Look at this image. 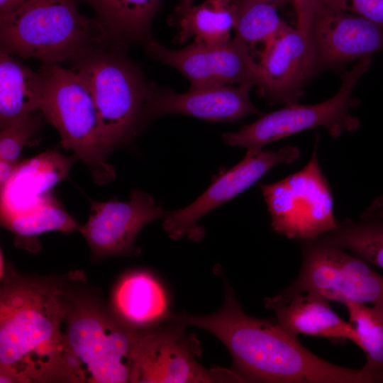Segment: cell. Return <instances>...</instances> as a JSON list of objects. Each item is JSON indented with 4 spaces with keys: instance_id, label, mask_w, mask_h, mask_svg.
Masks as SVG:
<instances>
[{
    "instance_id": "cell-7",
    "label": "cell",
    "mask_w": 383,
    "mask_h": 383,
    "mask_svg": "<svg viewBox=\"0 0 383 383\" xmlns=\"http://www.w3.org/2000/svg\"><path fill=\"white\" fill-rule=\"evenodd\" d=\"M370 63V56L360 59L353 69L342 75L338 91L329 99L313 105L287 104L281 109L262 114L258 120L236 132L224 133L223 140L247 150L262 149L282 138L319 126L325 128L333 138L343 132L355 131L360 121L350 113V109L356 105L352 94Z\"/></svg>"
},
{
    "instance_id": "cell-6",
    "label": "cell",
    "mask_w": 383,
    "mask_h": 383,
    "mask_svg": "<svg viewBox=\"0 0 383 383\" xmlns=\"http://www.w3.org/2000/svg\"><path fill=\"white\" fill-rule=\"evenodd\" d=\"M74 70L91 92L110 147L130 140L144 121L152 91L139 70L122 56L104 50L77 60Z\"/></svg>"
},
{
    "instance_id": "cell-19",
    "label": "cell",
    "mask_w": 383,
    "mask_h": 383,
    "mask_svg": "<svg viewBox=\"0 0 383 383\" xmlns=\"http://www.w3.org/2000/svg\"><path fill=\"white\" fill-rule=\"evenodd\" d=\"M113 304L122 321L135 328L152 327L170 316L164 287L146 272L125 276L114 291Z\"/></svg>"
},
{
    "instance_id": "cell-30",
    "label": "cell",
    "mask_w": 383,
    "mask_h": 383,
    "mask_svg": "<svg viewBox=\"0 0 383 383\" xmlns=\"http://www.w3.org/2000/svg\"><path fill=\"white\" fill-rule=\"evenodd\" d=\"M30 0H0V23L6 21Z\"/></svg>"
},
{
    "instance_id": "cell-27",
    "label": "cell",
    "mask_w": 383,
    "mask_h": 383,
    "mask_svg": "<svg viewBox=\"0 0 383 383\" xmlns=\"http://www.w3.org/2000/svg\"><path fill=\"white\" fill-rule=\"evenodd\" d=\"M40 119L33 113L1 129L0 159L18 163L23 148L39 129Z\"/></svg>"
},
{
    "instance_id": "cell-13",
    "label": "cell",
    "mask_w": 383,
    "mask_h": 383,
    "mask_svg": "<svg viewBox=\"0 0 383 383\" xmlns=\"http://www.w3.org/2000/svg\"><path fill=\"white\" fill-rule=\"evenodd\" d=\"M307 35L315 70L383 51L382 25L323 4L315 11Z\"/></svg>"
},
{
    "instance_id": "cell-32",
    "label": "cell",
    "mask_w": 383,
    "mask_h": 383,
    "mask_svg": "<svg viewBox=\"0 0 383 383\" xmlns=\"http://www.w3.org/2000/svg\"><path fill=\"white\" fill-rule=\"evenodd\" d=\"M360 216L383 219V195L377 197Z\"/></svg>"
},
{
    "instance_id": "cell-16",
    "label": "cell",
    "mask_w": 383,
    "mask_h": 383,
    "mask_svg": "<svg viewBox=\"0 0 383 383\" xmlns=\"http://www.w3.org/2000/svg\"><path fill=\"white\" fill-rule=\"evenodd\" d=\"M249 84L190 88L185 93L153 91L144 111L145 118L182 113L211 121H237L262 113L251 102Z\"/></svg>"
},
{
    "instance_id": "cell-33",
    "label": "cell",
    "mask_w": 383,
    "mask_h": 383,
    "mask_svg": "<svg viewBox=\"0 0 383 383\" xmlns=\"http://www.w3.org/2000/svg\"><path fill=\"white\" fill-rule=\"evenodd\" d=\"M194 0H179V3L175 9V16L179 18L183 13L193 6Z\"/></svg>"
},
{
    "instance_id": "cell-20",
    "label": "cell",
    "mask_w": 383,
    "mask_h": 383,
    "mask_svg": "<svg viewBox=\"0 0 383 383\" xmlns=\"http://www.w3.org/2000/svg\"><path fill=\"white\" fill-rule=\"evenodd\" d=\"M43 79L11 54L0 53V126L4 128L40 110Z\"/></svg>"
},
{
    "instance_id": "cell-1",
    "label": "cell",
    "mask_w": 383,
    "mask_h": 383,
    "mask_svg": "<svg viewBox=\"0 0 383 383\" xmlns=\"http://www.w3.org/2000/svg\"><path fill=\"white\" fill-rule=\"evenodd\" d=\"M169 319L218 338L229 351L233 370L242 382L365 383L360 369L336 365L316 356L277 321L246 315L228 284L218 311L175 313Z\"/></svg>"
},
{
    "instance_id": "cell-9",
    "label": "cell",
    "mask_w": 383,
    "mask_h": 383,
    "mask_svg": "<svg viewBox=\"0 0 383 383\" xmlns=\"http://www.w3.org/2000/svg\"><path fill=\"white\" fill-rule=\"evenodd\" d=\"M167 321L163 326L138 328L130 382H242L233 370L202 366L197 360L202 348L196 336L186 333V326Z\"/></svg>"
},
{
    "instance_id": "cell-34",
    "label": "cell",
    "mask_w": 383,
    "mask_h": 383,
    "mask_svg": "<svg viewBox=\"0 0 383 383\" xmlns=\"http://www.w3.org/2000/svg\"><path fill=\"white\" fill-rule=\"evenodd\" d=\"M259 1H265V2H267V3L272 4H274L277 6L278 5H282V4H286L287 2H292L291 0H259Z\"/></svg>"
},
{
    "instance_id": "cell-12",
    "label": "cell",
    "mask_w": 383,
    "mask_h": 383,
    "mask_svg": "<svg viewBox=\"0 0 383 383\" xmlns=\"http://www.w3.org/2000/svg\"><path fill=\"white\" fill-rule=\"evenodd\" d=\"M300 155L296 146L287 145L277 151L248 149L243 160L221 174L193 203L185 208L167 213L163 228L169 236H187L200 240L204 234L197 224L200 218L246 190L273 167L291 164Z\"/></svg>"
},
{
    "instance_id": "cell-17",
    "label": "cell",
    "mask_w": 383,
    "mask_h": 383,
    "mask_svg": "<svg viewBox=\"0 0 383 383\" xmlns=\"http://www.w3.org/2000/svg\"><path fill=\"white\" fill-rule=\"evenodd\" d=\"M329 300L310 291L287 293L267 298L278 323L294 336L305 335L327 338L333 343L350 340L357 344L355 330L331 307Z\"/></svg>"
},
{
    "instance_id": "cell-37",
    "label": "cell",
    "mask_w": 383,
    "mask_h": 383,
    "mask_svg": "<svg viewBox=\"0 0 383 383\" xmlns=\"http://www.w3.org/2000/svg\"><path fill=\"white\" fill-rule=\"evenodd\" d=\"M226 2H232L233 0H221Z\"/></svg>"
},
{
    "instance_id": "cell-25",
    "label": "cell",
    "mask_w": 383,
    "mask_h": 383,
    "mask_svg": "<svg viewBox=\"0 0 383 383\" xmlns=\"http://www.w3.org/2000/svg\"><path fill=\"white\" fill-rule=\"evenodd\" d=\"M343 304L355 330L357 345L366 356L362 374L365 383H372L374 375L383 370V307L348 301Z\"/></svg>"
},
{
    "instance_id": "cell-35",
    "label": "cell",
    "mask_w": 383,
    "mask_h": 383,
    "mask_svg": "<svg viewBox=\"0 0 383 383\" xmlns=\"http://www.w3.org/2000/svg\"><path fill=\"white\" fill-rule=\"evenodd\" d=\"M372 382H383V370L379 371L374 375Z\"/></svg>"
},
{
    "instance_id": "cell-4",
    "label": "cell",
    "mask_w": 383,
    "mask_h": 383,
    "mask_svg": "<svg viewBox=\"0 0 383 383\" xmlns=\"http://www.w3.org/2000/svg\"><path fill=\"white\" fill-rule=\"evenodd\" d=\"M40 72L43 79L40 111L59 132L61 146L87 165L96 184L114 179L115 169L107 161L112 148L85 81L74 70L57 64L45 65Z\"/></svg>"
},
{
    "instance_id": "cell-31",
    "label": "cell",
    "mask_w": 383,
    "mask_h": 383,
    "mask_svg": "<svg viewBox=\"0 0 383 383\" xmlns=\"http://www.w3.org/2000/svg\"><path fill=\"white\" fill-rule=\"evenodd\" d=\"M19 163V162H18ZM18 163H13L6 160H0V187L5 186L13 174Z\"/></svg>"
},
{
    "instance_id": "cell-2",
    "label": "cell",
    "mask_w": 383,
    "mask_h": 383,
    "mask_svg": "<svg viewBox=\"0 0 383 383\" xmlns=\"http://www.w3.org/2000/svg\"><path fill=\"white\" fill-rule=\"evenodd\" d=\"M62 292L16 281L0 299V382L67 381Z\"/></svg>"
},
{
    "instance_id": "cell-18",
    "label": "cell",
    "mask_w": 383,
    "mask_h": 383,
    "mask_svg": "<svg viewBox=\"0 0 383 383\" xmlns=\"http://www.w3.org/2000/svg\"><path fill=\"white\" fill-rule=\"evenodd\" d=\"M73 163L51 150L19 162L1 189V218L28 211L41 204L65 179Z\"/></svg>"
},
{
    "instance_id": "cell-26",
    "label": "cell",
    "mask_w": 383,
    "mask_h": 383,
    "mask_svg": "<svg viewBox=\"0 0 383 383\" xmlns=\"http://www.w3.org/2000/svg\"><path fill=\"white\" fill-rule=\"evenodd\" d=\"M235 36L253 47L259 42H270L287 29L277 6L259 0H238L235 3Z\"/></svg>"
},
{
    "instance_id": "cell-23",
    "label": "cell",
    "mask_w": 383,
    "mask_h": 383,
    "mask_svg": "<svg viewBox=\"0 0 383 383\" xmlns=\"http://www.w3.org/2000/svg\"><path fill=\"white\" fill-rule=\"evenodd\" d=\"M160 0H94L102 23L117 39H144Z\"/></svg>"
},
{
    "instance_id": "cell-3",
    "label": "cell",
    "mask_w": 383,
    "mask_h": 383,
    "mask_svg": "<svg viewBox=\"0 0 383 383\" xmlns=\"http://www.w3.org/2000/svg\"><path fill=\"white\" fill-rule=\"evenodd\" d=\"M1 50L45 65L104 51L110 34L82 15L77 0H30L0 23Z\"/></svg>"
},
{
    "instance_id": "cell-5",
    "label": "cell",
    "mask_w": 383,
    "mask_h": 383,
    "mask_svg": "<svg viewBox=\"0 0 383 383\" xmlns=\"http://www.w3.org/2000/svg\"><path fill=\"white\" fill-rule=\"evenodd\" d=\"M65 322L67 381L130 382L138 328L111 319L82 300L67 307Z\"/></svg>"
},
{
    "instance_id": "cell-24",
    "label": "cell",
    "mask_w": 383,
    "mask_h": 383,
    "mask_svg": "<svg viewBox=\"0 0 383 383\" xmlns=\"http://www.w3.org/2000/svg\"><path fill=\"white\" fill-rule=\"evenodd\" d=\"M320 237L383 270V219L360 216L359 221H338Z\"/></svg>"
},
{
    "instance_id": "cell-11",
    "label": "cell",
    "mask_w": 383,
    "mask_h": 383,
    "mask_svg": "<svg viewBox=\"0 0 383 383\" xmlns=\"http://www.w3.org/2000/svg\"><path fill=\"white\" fill-rule=\"evenodd\" d=\"M146 50L182 72L190 81V88L245 84L257 87L260 95L265 96V82L259 64L249 46L236 36L218 44L194 42L179 50L168 49L148 39Z\"/></svg>"
},
{
    "instance_id": "cell-28",
    "label": "cell",
    "mask_w": 383,
    "mask_h": 383,
    "mask_svg": "<svg viewBox=\"0 0 383 383\" xmlns=\"http://www.w3.org/2000/svg\"><path fill=\"white\" fill-rule=\"evenodd\" d=\"M322 4L383 26V0H322Z\"/></svg>"
},
{
    "instance_id": "cell-29",
    "label": "cell",
    "mask_w": 383,
    "mask_h": 383,
    "mask_svg": "<svg viewBox=\"0 0 383 383\" xmlns=\"http://www.w3.org/2000/svg\"><path fill=\"white\" fill-rule=\"evenodd\" d=\"M297 18L296 28L307 33L313 14L322 0H291Z\"/></svg>"
},
{
    "instance_id": "cell-14",
    "label": "cell",
    "mask_w": 383,
    "mask_h": 383,
    "mask_svg": "<svg viewBox=\"0 0 383 383\" xmlns=\"http://www.w3.org/2000/svg\"><path fill=\"white\" fill-rule=\"evenodd\" d=\"M166 213L151 195L133 190L129 201L91 200L88 221L78 231L99 257L128 255L138 250L134 241L140 231Z\"/></svg>"
},
{
    "instance_id": "cell-22",
    "label": "cell",
    "mask_w": 383,
    "mask_h": 383,
    "mask_svg": "<svg viewBox=\"0 0 383 383\" xmlns=\"http://www.w3.org/2000/svg\"><path fill=\"white\" fill-rule=\"evenodd\" d=\"M1 219L3 226L15 234L16 243L30 251L37 249L33 239L43 233L70 232L80 227L52 194L35 208Z\"/></svg>"
},
{
    "instance_id": "cell-8",
    "label": "cell",
    "mask_w": 383,
    "mask_h": 383,
    "mask_svg": "<svg viewBox=\"0 0 383 383\" xmlns=\"http://www.w3.org/2000/svg\"><path fill=\"white\" fill-rule=\"evenodd\" d=\"M317 140L301 170L276 182L260 184L272 228L289 239L313 240L338 223L331 187L318 163Z\"/></svg>"
},
{
    "instance_id": "cell-15",
    "label": "cell",
    "mask_w": 383,
    "mask_h": 383,
    "mask_svg": "<svg viewBox=\"0 0 383 383\" xmlns=\"http://www.w3.org/2000/svg\"><path fill=\"white\" fill-rule=\"evenodd\" d=\"M258 62L271 104H297L301 87L315 72L314 58L307 33L289 26L264 45Z\"/></svg>"
},
{
    "instance_id": "cell-21",
    "label": "cell",
    "mask_w": 383,
    "mask_h": 383,
    "mask_svg": "<svg viewBox=\"0 0 383 383\" xmlns=\"http://www.w3.org/2000/svg\"><path fill=\"white\" fill-rule=\"evenodd\" d=\"M235 4L221 0H206L192 6L178 19V42L194 36V42L218 44L230 40L235 23Z\"/></svg>"
},
{
    "instance_id": "cell-36",
    "label": "cell",
    "mask_w": 383,
    "mask_h": 383,
    "mask_svg": "<svg viewBox=\"0 0 383 383\" xmlns=\"http://www.w3.org/2000/svg\"><path fill=\"white\" fill-rule=\"evenodd\" d=\"M0 263H1V278L2 279L4 277V256L2 254V251L1 250V255H0Z\"/></svg>"
},
{
    "instance_id": "cell-10",
    "label": "cell",
    "mask_w": 383,
    "mask_h": 383,
    "mask_svg": "<svg viewBox=\"0 0 383 383\" xmlns=\"http://www.w3.org/2000/svg\"><path fill=\"white\" fill-rule=\"evenodd\" d=\"M300 243V271L284 292L310 291L329 301L383 307V276L367 262L321 237Z\"/></svg>"
}]
</instances>
